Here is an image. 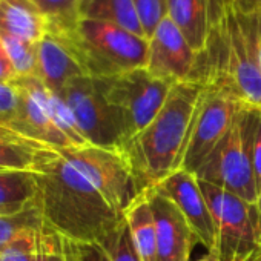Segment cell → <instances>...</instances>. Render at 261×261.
<instances>
[{
  "instance_id": "6da1fadb",
  "label": "cell",
  "mask_w": 261,
  "mask_h": 261,
  "mask_svg": "<svg viewBox=\"0 0 261 261\" xmlns=\"http://www.w3.org/2000/svg\"><path fill=\"white\" fill-rule=\"evenodd\" d=\"M31 171L43 223L60 237L79 244L98 243L124 218L56 148H39Z\"/></svg>"
},
{
  "instance_id": "7a4b0ae2",
  "label": "cell",
  "mask_w": 261,
  "mask_h": 261,
  "mask_svg": "<svg viewBox=\"0 0 261 261\" xmlns=\"http://www.w3.org/2000/svg\"><path fill=\"white\" fill-rule=\"evenodd\" d=\"M204 86L198 80L175 83L154 120L123 145L142 194L181 169Z\"/></svg>"
},
{
  "instance_id": "3957f363",
  "label": "cell",
  "mask_w": 261,
  "mask_h": 261,
  "mask_svg": "<svg viewBox=\"0 0 261 261\" xmlns=\"http://www.w3.org/2000/svg\"><path fill=\"white\" fill-rule=\"evenodd\" d=\"M48 31L69 46L88 77L111 79L146 66L148 39L117 25L77 17L66 23L49 22Z\"/></svg>"
},
{
  "instance_id": "277c9868",
  "label": "cell",
  "mask_w": 261,
  "mask_h": 261,
  "mask_svg": "<svg viewBox=\"0 0 261 261\" xmlns=\"http://www.w3.org/2000/svg\"><path fill=\"white\" fill-rule=\"evenodd\" d=\"M215 226V253L218 261H259L261 215L256 203L200 181Z\"/></svg>"
},
{
  "instance_id": "5b68a950",
  "label": "cell",
  "mask_w": 261,
  "mask_h": 261,
  "mask_svg": "<svg viewBox=\"0 0 261 261\" xmlns=\"http://www.w3.org/2000/svg\"><path fill=\"white\" fill-rule=\"evenodd\" d=\"M252 109L253 106L244 105L238 111L227 134L194 172L200 181L211 183L247 203H256L258 200L250 151Z\"/></svg>"
},
{
  "instance_id": "8992f818",
  "label": "cell",
  "mask_w": 261,
  "mask_h": 261,
  "mask_svg": "<svg viewBox=\"0 0 261 261\" xmlns=\"http://www.w3.org/2000/svg\"><path fill=\"white\" fill-rule=\"evenodd\" d=\"M121 215L142 195L129 160L120 149L94 145L56 148Z\"/></svg>"
},
{
  "instance_id": "52a82bcc",
  "label": "cell",
  "mask_w": 261,
  "mask_h": 261,
  "mask_svg": "<svg viewBox=\"0 0 261 261\" xmlns=\"http://www.w3.org/2000/svg\"><path fill=\"white\" fill-rule=\"evenodd\" d=\"M101 80L108 101L121 118L124 143L154 120L174 86L154 77L146 68Z\"/></svg>"
},
{
  "instance_id": "ba28073f",
  "label": "cell",
  "mask_w": 261,
  "mask_h": 261,
  "mask_svg": "<svg viewBox=\"0 0 261 261\" xmlns=\"http://www.w3.org/2000/svg\"><path fill=\"white\" fill-rule=\"evenodd\" d=\"M59 95L72 111L89 145L121 151L124 145L121 118L117 109L108 101L101 79L77 77Z\"/></svg>"
},
{
  "instance_id": "9c48e42d",
  "label": "cell",
  "mask_w": 261,
  "mask_h": 261,
  "mask_svg": "<svg viewBox=\"0 0 261 261\" xmlns=\"http://www.w3.org/2000/svg\"><path fill=\"white\" fill-rule=\"evenodd\" d=\"M246 103L230 89L206 83L197 118L188 142L181 169L195 172L230 129L238 111Z\"/></svg>"
},
{
  "instance_id": "30bf717a",
  "label": "cell",
  "mask_w": 261,
  "mask_h": 261,
  "mask_svg": "<svg viewBox=\"0 0 261 261\" xmlns=\"http://www.w3.org/2000/svg\"><path fill=\"white\" fill-rule=\"evenodd\" d=\"M20 92V105L16 118L10 123L22 137L51 148H69L72 143L56 126L49 114L51 91L40 82L39 77H17L13 80Z\"/></svg>"
},
{
  "instance_id": "8fae6325",
  "label": "cell",
  "mask_w": 261,
  "mask_h": 261,
  "mask_svg": "<svg viewBox=\"0 0 261 261\" xmlns=\"http://www.w3.org/2000/svg\"><path fill=\"white\" fill-rule=\"evenodd\" d=\"M197 53L171 19H165L148 39L146 69L171 85L191 80L197 65Z\"/></svg>"
},
{
  "instance_id": "7c38bea8",
  "label": "cell",
  "mask_w": 261,
  "mask_h": 261,
  "mask_svg": "<svg viewBox=\"0 0 261 261\" xmlns=\"http://www.w3.org/2000/svg\"><path fill=\"white\" fill-rule=\"evenodd\" d=\"M152 191L166 197L178 207L197 235L198 243L212 252L215 247V226L197 175L191 171L178 169L154 186Z\"/></svg>"
},
{
  "instance_id": "4fadbf2b",
  "label": "cell",
  "mask_w": 261,
  "mask_h": 261,
  "mask_svg": "<svg viewBox=\"0 0 261 261\" xmlns=\"http://www.w3.org/2000/svg\"><path fill=\"white\" fill-rule=\"evenodd\" d=\"M145 194L155 218L157 261H189L192 247L198 241L192 227L171 200L152 189Z\"/></svg>"
},
{
  "instance_id": "5bb4252c",
  "label": "cell",
  "mask_w": 261,
  "mask_h": 261,
  "mask_svg": "<svg viewBox=\"0 0 261 261\" xmlns=\"http://www.w3.org/2000/svg\"><path fill=\"white\" fill-rule=\"evenodd\" d=\"M82 75L85 72L69 46L57 34L48 31L39 42L36 77L51 92L60 94L71 80Z\"/></svg>"
},
{
  "instance_id": "9a60e30c",
  "label": "cell",
  "mask_w": 261,
  "mask_h": 261,
  "mask_svg": "<svg viewBox=\"0 0 261 261\" xmlns=\"http://www.w3.org/2000/svg\"><path fill=\"white\" fill-rule=\"evenodd\" d=\"M168 19L181 31L197 54H201L209 42L214 23L221 11H212V0H166Z\"/></svg>"
},
{
  "instance_id": "2e32d148",
  "label": "cell",
  "mask_w": 261,
  "mask_h": 261,
  "mask_svg": "<svg viewBox=\"0 0 261 261\" xmlns=\"http://www.w3.org/2000/svg\"><path fill=\"white\" fill-rule=\"evenodd\" d=\"M48 25V17L30 0H0V36L39 43Z\"/></svg>"
},
{
  "instance_id": "e0dca14e",
  "label": "cell",
  "mask_w": 261,
  "mask_h": 261,
  "mask_svg": "<svg viewBox=\"0 0 261 261\" xmlns=\"http://www.w3.org/2000/svg\"><path fill=\"white\" fill-rule=\"evenodd\" d=\"M37 204V180L31 169L0 171V215H16Z\"/></svg>"
},
{
  "instance_id": "ac0fdd59",
  "label": "cell",
  "mask_w": 261,
  "mask_h": 261,
  "mask_svg": "<svg viewBox=\"0 0 261 261\" xmlns=\"http://www.w3.org/2000/svg\"><path fill=\"white\" fill-rule=\"evenodd\" d=\"M124 220L142 261H157L155 218L145 192L124 212Z\"/></svg>"
},
{
  "instance_id": "d6986e66",
  "label": "cell",
  "mask_w": 261,
  "mask_h": 261,
  "mask_svg": "<svg viewBox=\"0 0 261 261\" xmlns=\"http://www.w3.org/2000/svg\"><path fill=\"white\" fill-rule=\"evenodd\" d=\"M79 17L117 25L145 37L133 0H80Z\"/></svg>"
},
{
  "instance_id": "ffe728a7",
  "label": "cell",
  "mask_w": 261,
  "mask_h": 261,
  "mask_svg": "<svg viewBox=\"0 0 261 261\" xmlns=\"http://www.w3.org/2000/svg\"><path fill=\"white\" fill-rule=\"evenodd\" d=\"M79 250L83 261H142L124 218L101 241L79 244Z\"/></svg>"
},
{
  "instance_id": "44dd1931",
  "label": "cell",
  "mask_w": 261,
  "mask_h": 261,
  "mask_svg": "<svg viewBox=\"0 0 261 261\" xmlns=\"http://www.w3.org/2000/svg\"><path fill=\"white\" fill-rule=\"evenodd\" d=\"M43 224L45 223L37 204L16 215H0V252L20 235L37 230Z\"/></svg>"
},
{
  "instance_id": "7402d4cb",
  "label": "cell",
  "mask_w": 261,
  "mask_h": 261,
  "mask_svg": "<svg viewBox=\"0 0 261 261\" xmlns=\"http://www.w3.org/2000/svg\"><path fill=\"white\" fill-rule=\"evenodd\" d=\"M2 45L8 53L17 77H30L37 72L39 43H31L11 36H0Z\"/></svg>"
},
{
  "instance_id": "603a6c76",
  "label": "cell",
  "mask_w": 261,
  "mask_h": 261,
  "mask_svg": "<svg viewBox=\"0 0 261 261\" xmlns=\"http://www.w3.org/2000/svg\"><path fill=\"white\" fill-rule=\"evenodd\" d=\"M42 146L45 145L0 139V168L2 169H31L36 151Z\"/></svg>"
},
{
  "instance_id": "cb8c5ba5",
  "label": "cell",
  "mask_w": 261,
  "mask_h": 261,
  "mask_svg": "<svg viewBox=\"0 0 261 261\" xmlns=\"http://www.w3.org/2000/svg\"><path fill=\"white\" fill-rule=\"evenodd\" d=\"M133 4L142 23L145 37L149 39L157 27L168 17L166 0H133Z\"/></svg>"
},
{
  "instance_id": "d4e9b609",
  "label": "cell",
  "mask_w": 261,
  "mask_h": 261,
  "mask_svg": "<svg viewBox=\"0 0 261 261\" xmlns=\"http://www.w3.org/2000/svg\"><path fill=\"white\" fill-rule=\"evenodd\" d=\"M33 2L49 22H72L79 17L80 0H30Z\"/></svg>"
},
{
  "instance_id": "484cf974",
  "label": "cell",
  "mask_w": 261,
  "mask_h": 261,
  "mask_svg": "<svg viewBox=\"0 0 261 261\" xmlns=\"http://www.w3.org/2000/svg\"><path fill=\"white\" fill-rule=\"evenodd\" d=\"M37 230L27 232L0 252V261H34Z\"/></svg>"
},
{
  "instance_id": "4316f807",
  "label": "cell",
  "mask_w": 261,
  "mask_h": 261,
  "mask_svg": "<svg viewBox=\"0 0 261 261\" xmlns=\"http://www.w3.org/2000/svg\"><path fill=\"white\" fill-rule=\"evenodd\" d=\"M20 105V92L14 82L0 83V118L8 126L16 118Z\"/></svg>"
},
{
  "instance_id": "83f0119b",
  "label": "cell",
  "mask_w": 261,
  "mask_h": 261,
  "mask_svg": "<svg viewBox=\"0 0 261 261\" xmlns=\"http://www.w3.org/2000/svg\"><path fill=\"white\" fill-rule=\"evenodd\" d=\"M250 151L255 178L258 189L261 186V109H252V133H250Z\"/></svg>"
},
{
  "instance_id": "f1b7e54d",
  "label": "cell",
  "mask_w": 261,
  "mask_h": 261,
  "mask_svg": "<svg viewBox=\"0 0 261 261\" xmlns=\"http://www.w3.org/2000/svg\"><path fill=\"white\" fill-rule=\"evenodd\" d=\"M17 79V72L14 69V65L5 51L2 40H0V83H8Z\"/></svg>"
},
{
  "instance_id": "f546056e",
  "label": "cell",
  "mask_w": 261,
  "mask_h": 261,
  "mask_svg": "<svg viewBox=\"0 0 261 261\" xmlns=\"http://www.w3.org/2000/svg\"><path fill=\"white\" fill-rule=\"evenodd\" d=\"M62 244H63V255H65V261H83L80 250H79V244L66 240L62 237Z\"/></svg>"
},
{
  "instance_id": "4dcf8cb0",
  "label": "cell",
  "mask_w": 261,
  "mask_h": 261,
  "mask_svg": "<svg viewBox=\"0 0 261 261\" xmlns=\"http://www.w3.org/2000/svg\"><path fill=\"white\" fill-rule=\"evenodd\" d=\"M237 7L246 13H261V0H235Z\"/></svg>"
},
{
  "instance_id": "1f68e13d",
  "label": "cell",
  "mask_w": 261,
  "mask_h": 261,
  "mask_svg": "<svg viewBox=\"0 0 261 261\" xmlns=\"http://www.w3.org/2000/svg\"><path fill=\"white\" fill-rule=\"evenodd\" d=\"M51 261H65V255H63V244H60V247L56 250V253L53 255Z\"/></svg>"
},
{
  "instance_id": "d6a6232c",
  "label": "cell",
  "mask_w": 261,
  "mask_h": 261,
  "mask_svg": "<svg viewBox=\"0 0 261 261\" xmlns=\"http://www.w3.org/2000/svg\"><path fill=\"white\" fill-rule=\"evenodd\" d=\"M198 261H218L217 259V256H215V253H212V252H209L206 256H203V258H200Z\"/></svg>"
},
{
  "instance_id": "836d02e7",
  "label": "cell",
  "mask_w": 261,
  "mask_h": 261,
  "mask_svg": "<svg viewBox=\"0 0 261 261\" xmlns=\"http://www.w3.org/2000/svg\"><path fill=\"white\" fill-rule=\"evenodd\" d=\"M258 51H259V66H261V13H259V39H258Z\"/></svg>"
},
{
  "instance_id": "e575fe53",
  "label": "cell",
  "mask_w": 261,
  "mask_h": 261,
  "mask_svg": "<svg viewBox=\"0 0 261 261\" xmlns=\"http://www.w3.org/2000/svg\"><path fill=\"white\" fill-rule=\"evenodd\" d=\"M256 206H258V211H259V215H261V186L258 189V200H256Z\"/></svg>"
},
{
  "instance_id": "d590c367",
  "label": "cell",
  "mask_w": 261,
  "mask_h": 261,
  "mask_svg": "<svg viewBox=\"0 0 261 261\" xmlns=\"http://www.w3.org/2000/svg\"><path fill=\"white\" fill-rule=\"evenodd\" d=\"M259 261H261V258H259Z\"/></svg>"
}]
</instances>
